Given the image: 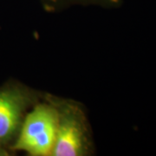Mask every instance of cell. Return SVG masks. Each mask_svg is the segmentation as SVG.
I'll list each match as a JSON object with an SVG mask.
<instances>
[{
    "mask_svg": "<svg viewBox=\"0 0 156 156\" xmlns=\"http://www.w3.org/2000/svg\"><path fill=\"white\" fill-rule=\"evenodd\" d=\"M57 111L53 156H84L92 153V137L85 112L77 102L49 96Z\"/></svg>",
    "mask_w": 156,
    "mask_h": 156,
    "instance_id": "1",
    "label": "cell"
},
{
    "mask_svg": "<svg viewBox=\"0 0 156 156\" xmlns=\"http://www.w3.org/2000/svg\"><path fill=\"white\" fill-rule=\"evenodd\" d=\"M57 111L46 97V101L35 105L25 115L12 149L31 156H50L56 143Z\"/></svg>",
    "mask_w": 156,
    "mask_h": 156,
    "instance_id": "2",
    "label": "cell"
},
{
    "mask_svg": "<svg viewBox=\"0 0 156 156\" xmlns=\"http://www.w3.org/2000/svg\"><path fill=\"white\" fill-rule=\"evenodd\" d=\"M36 95L19 83L0 88V147L16 139L25 113L35 103Z\"/></svg>",
    "mask_w": 156,
    "mask_h": 156,
    "instance_id": "3",
    "label": "cell"
},
{
    "mask_svg": "<svg viewBox=\"0 0 156 156\" xmlns=\"http://www.w3.org/2000/svg\"><path fill=\"white\" fill-rule=\"evenodd\" d=\"M48 11H57L61 8L72 5H99L102 7H117L122 0H40Z\"/></svg>",
    "mask_w": 156,
    "mask_h": 156,
    "instance_id": "4",
    "label": "cell"
},
{
    "mask_svg": "<svg viewBox=\"0 0 156 156\" xmlns=\"http://www.w3.org/2000/svg\"><path fill=\"white\" fill-rule=\"evenodd\" d=\"M0 155H8V152L5 149L0 147Z\"/></svg>",
    "mask_w": 156,
    "mask_h": 156,
    "instance_id": "5",
    "label": "cell"
}]
</instances>
